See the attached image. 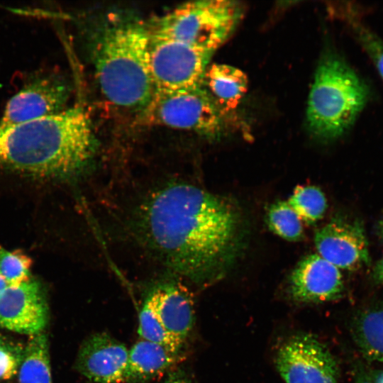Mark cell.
I'll return each mask as SVG.
<instances>
[{
    "label": "cell",
    "instance_id": "1",
    "mask_svg": "<svg viewBox=\"0 0 383 383\" xmlns=\"http://www.w3.org/2000/svg\"><path fill=\"white\" fill-rule=\"evenodd\" d=\"M138 222L160 259L198 284L222 278L243 245L238 207L187 183L169 184L155 192L142 206Z\"/></svg>",
    "mask_w": 383,
    "mask_h": 383
},
{
    "label": "cell",
    "instance_id": "2",
    "mask_svg": "<svg viewBox=\"0 0 383 383\" xmlns=\"http://www.w3.org/2000/svg\"><path fill=\"white\" fill-rule=\"evenodd\" d=\"M87 40L104 98L116 107L139 114L154 94L148 22L131 11H110L94 21Z\"/></svg>",
    "mask_w": 383,
    "mask_h": 383
},
{
    "label": "cell",
    "instance_id": "3",
    "mask_svg": "<svg viewBox=\"0 0 383 383\" xmlns=\"http://www.w3.org/2000/svg\"><path fill=\"white\" fill-rule=\"evenodd\" d=\"M96 148L91 118L80 105L0 130V165L38 177L78 172Z\"/></svg>",
    "mask_w": 383,
    "mask_h": 383
},
{
    "label": "cell",
    "instance_id": "4",
    "mask_svg": "<svg viewBox=\"0 0 383 383\" xmlns=\"http://www.w3.org/2000/svg\"><path fill=\"white\" fill-rule=\"evenodd\" d=\"M369 96L364 80L338 54L328 51L319 61L309 96V131L324 142L340 138L354 123Z\"/></svg>",
    "mask_w": 383,
    "mask_h": 383
},
{
    "label": "cell",
    "instance_id": "5",
    "mask_svg": "<svg viewBox=\"0 0 383 383\" xmlns=\"http://www.w3.org/2000/svg\"><path fill=\"white\" fill-rule=\"evenodd\" d=\"M244 13L238 1H189L148 22L150 37L178 41L213 53L233 34Z\"/></svg>",
    "mask_w": 383,
    "mask_h": 383
},
{
    "label": "cell",
    "instance_id": "6",
    "mask_svg": "<svg viewBox=\"0 0 383 383\" xmlns=\"http://www.w3.org/2000/svg\"><path fill=\"white\" fill-rule=\"evenodd\" d=\"M224 114L199 85L170 91H154L138 114V123L195 132L209 138L223 132Z\"/></svg>",
    "mask_w": 383,
    "mask_h": 383
},
{
    "label": "cell",
    "instance_id": "7",
    "mask_svg": "<svg viewBox=\"0 0 383 383\" xmlns=\"http://www.w3.org/2000/svg\"><path fill=\"white\" fill-rule=\"evenodd\" d=\"M212 55L178 41L150 37L149 64L154 91L200 85Z\"/></svg>",
    "mask_w": 383,
    "mask_h": 383
},
{
    "label": "cell",
    "instance_id": "8",
    "mask_svg": "<svg viewBox=\"0 0 383 383\" xmlns=\"http://www.w3.org/2000/svg\"><path fill=\"white\" fill-rule=\"evenodd\" d=\"M275 365L285 383H338L334 356L311 334H296L284 341L276 353Z\"/></svg>",
    "mask_w": 383,
    "mask_h": 383
},
{
    "label": "cell",
    "instance_id": "9",
    "mask_svg": "<svg viewBox=\"0 0 383 383\" xmlns=\"http://www.w3.org/2000/svg\"><path fill=\"white\" fill-rule=\"evenodd\" d=\"M70 85L57 74H38L29 79L8 101L0 130L66 109Z\"/></svg>",
    "mask_w": 383,
    "mask_h": 383
},
{
    "label": "cell",
    "instance_id": "10",
    "mask_svg": "<svg viewBox=\"0 0 383 383\" xmlns=\"http://www.w3.org/2000/svg\"><path fill=\"white\" fill-rule=\"evenodd\" d=\"M318 255L338 269L355 270L370 262L368 242L362 223L336 217L316 231Z\"/></svg>",
    "mask_w": 383,
    "mask_h": 383
},
{
    "label": "cell",
    "instance_id": "11",
    "mask_svg": "<svg viewBox=\"0 0 383 383\" xmlns=\"http://www.w3.org/2000/svg\"><path fill=\"white\" fill-rule=\"evenodd\" d=\"M49 309L40 284L30 278L9 285L0 295V326L16 333L33 335L43 332Z\"/></svg>",
    "mask_w": 383,
    "mask_h": 383
},
{
    "label": "cell",
    "instance_id": "12",
    "mask_svg": "<svg viewBox=\"0 0 383 383\" xmlns=\"http://www.w3.org/2000/svg\"><path fill=\"white\" fill-rule=\"evenodd\" d=\"M129 350L106 333L89 335L81 345L76 370L96 383L125 382Z\"/></svg>",
    "mask_w": 383,
    "mask_h": 383
},
{
    "label": "cell",
    "instance_id": "13",
    "mask_svg": "<svg viewBox=\"0 0 383 383\" xmlns=\"http://www.w3.org/2000/svg\"><path fill=\"white\" fill-rule=\"evenodd\" d=\"M339 269L319 255L305 257L289 279V294L299 303H321L338 299L343 292Z\"/></svg>",
    "mask_w": 383,
    "mask_h": 383
},
{
    "label": "cell",
    "instance_id": "14",
    "mask_svg": "<svg viewBox=\"0 0 383 383\" xmlns=\"http://www.w3.org/2000/svg\"><path fill=\"white\" fill-rule=\"evenodd\" d=\"M151 292L157 313L167 331L183 343L194 325L192 297L181 284L167 282L154 287Z\"/></svg>",
    "mask_w": 383,
    "mask_h": 383
},
{
    "label": "cell",
    "instance_id": "15",
    "mask_svg": "<svg viewBox=\"0 0 383 383\" xmlns=\"http://www.w3.org/2000/svg\"><path fill=\"white\" fill-rule=\"evenodd\" d=\"M182 358V350L140 339L129 350L125 382L150 380L173 369Z\"/></svg>",
    "mask_w": 383,
    "mask_h": 383
},
{
    "label": "cell",
    "instance_id": "16",
    "mask_svg": "<svg viewBox=\"0 0 383 383\" xmlns=\"http://www.w3.org/2000/svg\"><path fill=\"white\" fill-rule=\"evenodd\" d=\"M248 77L240 70L225 64L208 65L201 85L223 114L235 109L248 89Z\"/></svg>",
    "mask_w": 383,
    "mask_h": 383
},
{
    "label": "cell",
    "instance_id": "17",
    "mask_svg": "<svg viewBox=\"0 0 383 383\" xmlns=\"http://www.w3.org/2000/svg\"><path fill=\"white\" fill-rule=\"evenodd\" d=\"M350 331L353 341L367 361L383 362V304H372L357 312Z\"/></svg>",
    "mask_w": 383,
    "mask_h": 383
},
{
    "label": "cell",
    "instance_id": "18",
    "mask_svg": "<svg viewBox=\"0 0 383 383\" xmlns=\"http://www.w3.org/2000/svg\"><path fill=\"white\" fill-rule=\"evenodd\" d=\"M47 335H30L18 370L19 383H52Z\"/></svg>",
    "mask_w": 383,
    "mask_h": 383
},
{
    "label": "cell",
    "instance_id": "19",
    "mask_svg": "<svg viewBox=\"0 0 383 383\" xmlns=\"http://www.w3.org/2000/svg\"><path fill=\"white\" fill-rule=\"evenodd\" d=\"M138 334L140 339L182 350L184 343L165 328L157 313L151 291L146 296L139 313Z\"/></svg>",
    "mask_w": 383,
    "mask_h": 383
},
{
    "label": "cell",
    "instance_id": "20",
    "mask_svg": "<svg viewBox=\"0 0 383 383\" xmlns=\"http://www.w3.org/2000/svg\"><path fill=\"white\" fill-rule=\"evenodd\" d=\"M289 205L301 220L312 223L322 218L327 202L323 193L313 186H299L290 196Z\"/></svg>",
    "mask_w": 383,
    "mask_h": 383
},
{
    "label": "cell",
    "instance_id": "21",
    "mask_svg": "<svg viewBox=\"0 0 383 383\" xmlns=\"http://www.w3.org/2000/svg\"><path fill=\"white\" fill-rule=\"evenodd\" d=\"M267 223L274 233L289 240H298L303 233L300 218L286 201H278L271 206Z\"/></svg>",
    "mask_w": 383,
    "mask_h": 383
},
{
    "label": "cell",
    "instance_id": "22",
    "mask_svg": "<svg viewBox=\"0 0 383 383\" xmlns=\"http://www.w3.org/2000/svg\"><path fill=\"white\" fill-rule=\"evenodd\" d=\"M32 261L20 250L8 251L0 247V275L8 285H18L30 279Z\"/></svg>",
    "mask_w": 383,
    "mask_h": 383
},
{
    "label": "cell",
    "instance_id": "23",
    "mask_svg": "<svg viewBox=\"0 0 383 383\" xmlns=\"http://www.w3.org/2000/svg\"><path fill=\"white\" fill-rule=\"evenodd\" d=\"M352 24L360 45L383 79V40L360 21L352 20Z\"/></svg>",
    "mask_w": 383,
    "mask_h": 383
},
{
    "label": "cell",
    "instance_id": "24",
    "mask_svg": "<svg viewBox=\"0 0 383 383\" xmlns=\"http://www.w3.org/2000/svg\"><path fill=\"white\" fill-rule=\"evenodd\" d=\"M23 350L9 343L0 346V382L9 379L18 373Z\"/></svg>",
    "mask_w": 383,
    "mask_h": 383
},
{
    "label": "cell",
    "instance_id": "25",
    "mask_svg": "<svg viewBox=\"0 0 383 383\" xmlns=\"http://www.w3.org/2000/svg\"><path fill=\"white\" fill-rule=\"evenodd\" d=\"M355 369V383H383V370L364 365H357Z\"/></svg>",
    "mask_w": 383,
    "mask_h": 383
},
{
    "label": "cell",
    "instance_id": "26",
    "mask_svg": "<svg viewBox=\"0 0 383 383\" xmlns=\"http://www.w3.org/2000/svg\"><path fill=\"white\" fill-rule=\"evenodd\" d=\"M162 383H192L187 375L180 370H170Z\"/></svg>",
    "mask_w": 383,
    "mask_h": 383
},
{
    "label": "cell",
    "instance_id": "27",
    "mask_svg": "<svg viewBox=\"0 0 383 383\" xmlns=\"http://www.w3.org/2000/svg\"><path fill=\"white\" fill-rule=\"evenodd\" d=\"M372 278L376 283L383 284V257L374 266L372 271Z\"/></svg>",
    "mask_w": 383,
    "mask_h": 383
},
{
    "label": "cell",
    "instance_id": "28",
    "mask_svg": "<svg viewBox=\"0 0 383 383\" xmlns=\"http://www.w3.org/2000/svg\"><path fill=\"white\" fill-rule=\"evenodd\" d=\"M376 231L379 238L383 240V219H381L377 223Z\"/></svg>",
    "mask_w": 383,
    "mask_h": 383
},
{
    "label": "cell",
    "instance_id": "29",
    "mask_svg": "<svg viewBox=\"0 0 383 383\" xmlns=\"http://www.w3.org/2000/svg\"><path fill=\"white\" fill-rule=\"evenodd\" d=\"M8 284L6 280L0 275V295L8 287Z\"/></svg>",
    "mask_w": 383,
    "mask_h": 383
},
{
    "label": "cell",
    "instance_id": "30",
    "mask_svg": "<svg viewBox=\"0 0 383 383\" xmlns=\"http://www.w3.org/2000/svg\"><path fill=\"white\" fill-rule=\"evenodd\" d=\"M7 343L5 338L0 334V346L6 345Z\"/></svg>",
    "mask_w": 383,
    "mask_h": 383
}]
</instances>
